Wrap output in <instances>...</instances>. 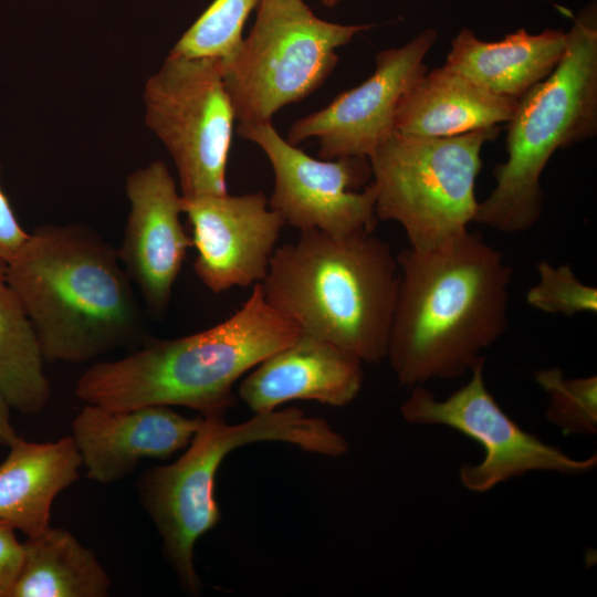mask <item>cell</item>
<instances>
[{"mask_svg": "<svg viewBox=\"0 0 597 597\" xmlns=\"http://www.w3.org/2000/svg\"><path fill=\"white\" fill-rule=\"evenodd\" d=\"M6 277L44 360L85 363L147 339L117 250L87 226L38 227L6 263Z\"/></svg>", "mask_w": 597, "mask_h": 597, "instance_id": "7a4b0ae2", "label": "cell"}, {"mask_svg": "<svg viewBox=\"0 0 597 597\" xmlns=\"http://www.w3.org/2000/svg\"><path fill=\"white\" fill-rule=\"evenodd\" d=\"M363 362L352 353L302 333L241 381L239 397L254 413L275 410L293 400L344 407L360 391Z\"/></svg>", "mask_w": 597, "mask_h": 597, "instance_id": "2e32d148", "label": "cell"}, {"mask_svg": "<svg viewBox=\"0 0 597 597\" xmlns=\"http://www.w3.org/2000/svg\"><path fill=\"white\" fill-rule=\"evenodd\" d=\"M321 3L327 8L335 7L341 0H320Z\"/></svg>", "mask_w": 597, "mask_h": 597, "instance_id": "83f0119b", "label": "cell"}, {"mask_svg": "<svg viewBox=\"0 0 597 597\" xmlns=\"http://www.w3.org/2000/svg\"><path fill=\"white\" fill-rule=\"evenodd\" d=\"M436 40L437 31L427 29L402 46L380 51L376 69L366 81L297 119L285 139L297 146L316 138L322 159L368 158L395 132L398 104L428 71L423 61Z\"/></svg>", "mask_w": 597, "mask_h": 597, "instance_id": "7c38bea8", "label": "cell"}, {"mask_svg": "<svg viewBox=\"0 0 597 597\" xmlns=\"http://www.w3.org/2000/svg\"><path fill=\"white\" fill-rule=\"evenodd\" d=\"M567 49V32L521 28L499 41H482L462 29L451 41L446 66L472 83L514 100L523 97L557 66Z\"/></svg>", "mask_w": 597, "mask_h": 597, "instance_id": "e0dca14e", "label": "cell"}, {"mask_svg": "<svg viewBox=\"0 0 597 597\" xmlns=\"http://www.w3.org/2000/svg\"><path fill=\"white\" fill-rule=\"evenodd\" d=\"M23 561L15 528L0 520V597H11Z\"/></svg>", "mask_w": 597, "mask_h": 597, "instance_id": "d4e9b609", "label": "cell"}, {"mask_svg": "<svg viewBox=\"0 0 597 597\" xmlns=\"http://www.w3.org/2000/svg\"><path fill=\"white\" fill-rule=\"evenodd\" d=\"M260 285L265 301L302 333L363 363L386 358L399 268L390 247L373 232L302 231L274 250Z\"/></svg>", "mask_w": 597, "mask_h": 597, "instance_id": "277c9868", "label": "cell"}, {"mask_svg": "<svg viewBox=\"0 0 597 597\" xmlns=\"http://www.w3.org/2000/svg\"><path fill=\"white\" fill-rule=\"evenodd\" d=\"M370 28L325 21L304 0H259L250 33L221 61L235 121L271 122L282 107L308 96L335 69L336 50Z\"/></svg>", "mask_w": 597, "mask_h": 597, "instance_id": "ba28073f", "label": "cell"}, {"mask_svg": "<svg viewBox=\"0 0 597 597\" xmlns=\"http://www.w3.org/2000/svg\"><path fill=\"white\" fill-rule=\"evenodd\" d=\"M201 421L169 406L112 410L86 404L72 421L71 437L88 479L109 484L145 459L165 460L187 448Z\"/></svg>", "mask_w": 597, "mask_h": 597, "instance_id": "9a60e30c", "label": "cell"}, {"mask_svg": "<svg viewBox=\"0 0 597 597\" xmlns=\"http://www.w3.org/2000/svg\"><path fill=\"white\" fill-rule=\"evenodd\" d=\"M507 123V159L494 167L495 187L478 202L473 222L517 233L541 218V176L553 154L597 133L595 1L574 19L557 66L519 100Z\"/></svg>", "mask_w": 597, "mask_h": 597, "instance_id": "5b68a950", "label": "cell"}, {"mask_svg": "<svg viewBox=\"0 0 597 597\" xmlns=\"http://www.w3.org/2000/svg\"><path fill=\"white\" fill-rule=\"evenodd\" d=\"M0 464V520L27 537L43 533L60 492L78 479L82 459L72 437L34 442L22 437Z\"/></svg>", "mask_w": 597, "mask_h": 597, "instance_id": "d6986e66", "label": "cell"}, {"mask_svg": "<svg viewBox=\"0 0 597 597\" xmlns=\"http://www.w3.org/2000/svg\"><path fill=\"white\" fill-rule=\"evenodd\" d=\"M145 123L167 148L184 198L227 193L233 106L216 59L169 55L146 82Z\"/></svg>", "mask_w": 597, "mask_h": 597, "instance_id": "9c48e42d", "label": "cell"}, {"mask_svg": "<svg viewBox=\"0 0 597 597\" xmlns=\"http://www.w3.org/2000/svg\"><path fill=\"white\" fill-rule=\"evenodd\" d=\"M536 268L538 281L526 293L530 306L568 317L597 312V289L584 284L570 265L554 266L547 261H541Z\"/></svg>", "mask_w": 597, "mask_h": 597, "instance_id": "cb8c5ba5", "label": "cell"}, {"mask_svg": "<svg viewBox=\"0 0 597 597\" xmlns=\"http://www.w3.org/2000/svg\"><path fill=\"white\" fill-rule=\"evenodd\" d=\"M11 409L8 400L0 392V446L9 447L19 436L11 423Z\"/></svg>", "mask_w": 597, "mask_h": 597, "instance_id": "4316f807", "label": "cell"}, {"mask_svg": "<svg viewBox=\"0 0 597 597\" xmlns=\"http://www.w3.org/2000/svg\"><path fill=\"white\" fill-rule=\"evenodd\" d=\"M517 100L496 95L446 65L421 75L401 97L395 130L449 137L507 123Z\"/></svg>", "mask_w": 597, "mask_h": 597, "instance_id": "ac0fdd59", "label": "cell"}, {"mask_svg": "<svg viewBox=\"0 0 597 597\" xmlns=\"http://www.w3.org/2000/svg\"><path fill=\"white\" fill-rule=\"evenodd\" d=\"M302 334L264 298L260 283L229 318L205 331L170 339H146L135 352L90 366L75 394L112 410L182 406L201 417L224 416L233 386Z\"/></svg>", "mask_w": 597, "mask_h": 597, "instance_id": "3957f363", "label": "cell"}, {"mask_svg": "<svg viewBox=\"0 0 597 597\" xmlns=\"http://www.w3.org/2000/svg\"><path fill=\"white\" fill-rule=\"evenodd\" d=\"M259 0H214L180 36L169 55L228 60L240 46L243 25Z\"/></svg>", "mask_w": 597, "mask_h": 597, "instance_id": "7402d4cb", "label": "cell"}, {"mask_svg": "<svg viewBox=\"0 0 597 597\" xmlns=\"http://www.w3.org/2000/svg\"><path fill=\"white\" fill-rule=\"evenodd\" d=\"M261 441L286 442L326 457H342L349 447L327 421L296 408L254 413L238 425L227 423L223 416L202 417L185 453L170 464L145 470L136 483L138 500L161 538L164 557L188 595L202 589L195 545L221 519L214 498L218 469L232 450Z\"/></svg>", "mask_w": 597, "mask_h": 597, "instance_id": "8992f818", "label": "cell"}, {"mask_svg": "<svg viewBox=\"0 0 597 597\" xmlns=\"http://www.w3.org/2000/svg\"><path fill=\"white\" fill-rule=\"evenodd\" d=\"M386 358L404 386L455 379L505 332L512 268L478 233L402 250Z\"/></svg>", "mask_w": 597, "mask_h": 597, "instance_id": "6da1fadb", "label": "cell"}, {"mask_svg": "<svg viewBox=\"0 0 597 597\" xmlns=\"http://www.w3.org/2000/svg\"><path fill=\"white\" fill-rule=\"evenodd\" d=\"M238 134L258 145L274 174L269 206L285 226L333 237L373 232L376 189L367 157L315 159L281 137L271 122L239 124Z\"/></svg>", "mask_w": 597, "mask_h": 597, "instance_id": "8fae6325", "label": "cell"}, {"mask_svg": "<svg viewBox=\"0 0 597 597\" xmlns=\"http://www.w3.org/2000/svg\"><path fill=\"white\" fill-rule=\"evenodd\" d=\"M181 207L197 250L195 273L211 292L263 281L285 226L265 195L181 196Z\"/></svg>", "mask_w": 597, "mask_h": 597, "instance_id": "4fadbf2b", "label": "cell"}, {"mask_svg": "<svg viewBox=\"0 0 597 597\" xmlns=\"http://www.w3.org/2000/svg\"><path fill=\"white\" fill-rule=\"evenodd\" d=\"M125 190L129 212L117 255L146 310L161 316L187 250L192 247L180 221L181 193L160 160L130 172Z\"/></svg>", "mask_w": 597, "mask_h": 597, "instance_id": "5bb4252c", "label": "cell"}, {"mask_svg": "<svg viewBox=\"0 0 597 597\" xmlns=\"http://www.w3.org/2000/svg\"><path fill=\"white\" fill-rule=\"evenodd\" d=\"M1 169V165H0ZM27 233L0 187V262L7 263L27 241Z\"/></svg>", "mask_w": 597, "mask_h": 597, "instance_id": "484cf974", "label": "cell"}, {"mask_svg": "<svg viewBox=\"0 0 597 597\" xmlns=\"http://www.w3.org/2000/svg\"><path fill=\"white\" fill-rule=\"evenodd\" d=\"M43 355L33 326L0 262V392L12 409L31 415L51 397Z\"/></svg>", "mask_w": 597, "mask_h": 597, "instance_id": "44dd1931", "label": "cell"}, {"mask_svg": "<svg viewBox=\"0 0 597 597\" xmlns=\"http://www.w3.org/2000/svg\"><path fill=\"white\" fill-rule=\"evenodd\" d=\"M500 126L449 137L394 132L369 156L378 220L398 222L409 248L429 251L460 239L473 222L485 143Z\"/></svg>", "mask_w": 597, "mask_h": 597, "instance_id": "52a82bcc", "label": "cell"}, {"mask_svg": "<svg viewBox=\"0 0 597 597\" xmlns=\"http://www.w3.org/2000/svg\"><path fill=\"white\" fill-rule=\"evenodd\" d=\"M535 380L547 396L545 417L566 436L597 433V377L568 378L561 368L541 369Z\"/></svg>", "mask_w": 597, "mask_h": 597, "instance_id": "603a6c76", "label": "cell"}, {"mask_svg": "<svg viewBox=\"0 0 597 597\" xmlns=\"http://www.w3.org/2000/svg\"><path fill=\"white\" fill-rule=\"evenodd\" d=\"M23 544L11 597H105L111 577L95 553L67 530L51 525Z\"/></svg>", "mask_w": 597, "mask_h": 597, "instance_id": "ffe728a7", "label": "cell"}, {"mask_svg": "<svg viewBox=\"0 0 597 597\" xmlns=\"http://www.w3.org/2000/svg\"><path fill=\"white\" fill-rule=\"evenodd\" d=\"M484 363L470 371V379L443 400L422 385L413 386L400 407L402 418L412 425L452 428L480 443L483 459L462 463L461 484L471 492H488L498 484L531 471L579 475L597 467V454L575 459L557 447L524 430L498 404L484 381Z\"/></svg>", "mask_w": 597, "mask_h": 597, "instance_id": "30bf717a", "label": "cell"}]
</instances>
